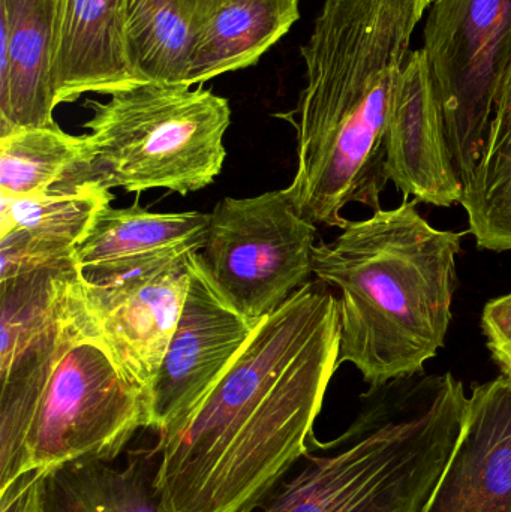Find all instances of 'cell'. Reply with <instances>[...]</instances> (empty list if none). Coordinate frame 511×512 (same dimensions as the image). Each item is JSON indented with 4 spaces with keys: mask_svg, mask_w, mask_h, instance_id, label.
<instances>
[{
    "mask_svg": "<svg viewBox=\"0 0 511 512\" xmlns=\"http://www.w3.org/2000/svg\"><path fill=\"white\" fill-rule=\"evenodd\" d=\"M422 50L465 188L482 159L511 65V0H434Z\"/></svg>",
    "mask_w": 511,
    "mask_h": 512,
    "instance_id": "cell-7",
    "label": "cell"
},
{
    "mask_svg": "<svg viewBox=\"0 0 511 512\" xmlns=\"http://www.w3.org/2000/svg\"><path fill=\"white\" fill-rule=\"evenodd\" d=\"M38 512H39V508H38Z\"/></svg>",
    "mask_w": 511,
    "mask_h": 512,
    "instance_id": "cell-26",
    "label": "cell"
},
{
    "mask_svg": "<svg viewBox=\"0 0 511 512\" xmlns=\"http://www.w3.org/2000/svg\"><path fill=\"white\" fill-rule=\"evenodd\" d=\"M423 512H511V376L474 385L455 450Z\"/></svg>",
    "mask_w": 511,
    "mask_h": 512,
    "instance_id": "cell-13",
    "label": "cell"
},
{
    "mask_svg": "<svg viewBox=\"0 0 511 512\" xmlns=\"http://www.w3.org/2000/svg\"><path fill=\"white\" fill-rule=\"evenodd\" d=\"M300 0H201L185 84L254 66L300 17Z\"/></svg>",
    "mask_w": 511,
    "mask_h": 512,
    "instance_id": "cell-18",
    "label": "cell"
},
{
    "mask_svg": "<svg viewBox=\"0 0 511 512\" xmlns=\"http://www.w3.org/2000/svg\"><path fill=\"white\" fill-rule=\"evenodd\" d=\"M468 233L482 251H511V65L498 93L482 159L464 188Z\"/></svg>",
    "mask_w": 511,
    "mask_h": 512,
    "instance_id": "cell-21",
    "label": "cell"
},
{
    "mask_svg": "<svg viewBox=\"0 0 511 512\" xmlns=\"http://www.w3.org/2000/svg\"><path fill=\"white\" fill-rule=\"evenodd\" d=\"M200 0H123L126 50L141 81L185 84Z\"/></svg>",
    "mask_w": 511,
    "mask_h": 512,
    "instance_id": "cell-20",
    "label": "cell"
},
{
    "mask_svg": "<svg viewBox=\"0 0 511 512\" xmlns=\"http://www.w3.org/2000/svg\"><path fill=\"white\" fill-rule=\"evenodd\" d=\"M113 194L86 174L26 197H0V280L75 262L78 245Z\"/></svg>",
    "mask_w": 511,
    "mask_h": 512,
    "instance_id": "cell-14",
    "label": "cell"
},
{
    "mask_svg": "<svg viewBox=\"0 0 511 512\" xmlns=\"http://www.w3.org/2000/svg\"><path fill=\"white\" fill-rule=\"evenodd\" d=\"M434 0H326L300 47L306 86L287 119L297 170L282 189L314 225L344 228L351 203L378 212L386 132L414 30Z\"/></svg>",
    "mask_w": 511,
    "mask_h": 512,
    "instance_id": "cell-2",
    "label": "cell"
},
{
    "mask_svg": "<svg viewBox=\"0 0 511 512\" xmlns=\"http://www.w3.org/2000/svg\"><path fill=\"white\" fill-rule=\"evenodd\" d=\"M140 429H150L149 396L117 367L93 327L45 390L27 435L26 472L80 459L113 462Z\"/></svg>",
    "mask_w": 511,
    "mask_h": 512,
    "instance_id": "cell-9",
    "label": "cell"
},
{
    "mask_svg": "<svg viewBox=\"0 0 511 512\" xmlns=\"http://www.w3.org/2000/svg\"><path fill=\"white\" fill-rule=\"evenodd\" d=\"M317 225L284 191L227 197L210 213L200 252L210 282L231 307L261 321L312 276Z\"/></svg>",
    "mask_w": 511,
    "mask_h": 512,
    "instance_id": "cell-8",
    "label": "cell"
},
{
    "mask_svg": "<svg viewBox=\"0 0 511 512\" xmlns=\"http://www.w3.org/2000/svg\"><path fill=\"white\" fill-rule=\"evenodd\" d=\"M506 297H507V300H509L511 303V292H510V294H507Z\"/></svg>",
    "mask_w": 511,
    "mask_h": 512,
    "instance_id": "cell-25",
    "label": "cell"
},
{
    "mask_svg": "<svg viewBox=\"0 0 511 512\" xmlns=\"http://www.w3.org/2000/svg\"><path fill=\"white\" fill-rule=\"evenodd\" d=\"M89 152L83 135L59 125L24 126L0 135V197L39 194L86 170Z\"/></svg>",
    "mask_w": 511,
    "mask_h": 512,
    "instance_id": "cell-22",
    "label": "cell"
},
{
    "mask_svg": "<svg viewBox=\"0 0 511 512\" xmlns=\"http://www.w3.org/2000/svg\"><path fill=\"white\" fill-rule=\"evenodd\" d=\"M419 204L348 221L314 249L312 273L339 291L338 364H354L371 387L425 372L446 345L464 234L432 227Z\"/></svg>",
    "mask_w": 511,
    "mask_h": 512,
    "instance_id": "cell-3",
    "label": "cell"
},
{
    "mask_svg": "<svg viewBox=\"0 0 511 512\" xmlns=\"http://www.w3.org/2000/svg\"><path fill=\"white\" fill-rule=\"evenodd\" d=\"M59 0H0V135L56 125L51 84Z\"/></svg>",
    "mask_w": 511,
    "mask_h": 512,
    "instance_id": "cell-17",
    "label": "cell"
},
{
    "mask_svg": "<svg viewBox=\"0 0 511 512\" xmlns=\"http://www.w3.org/2000/svg\"><path fill=\"white\" fill-rule=\"evenodd\" d=\"M159 451L129 454L125 468L80 459L45 472L39 512H171L159 487Z\"/></svg>",
    "mask_w": 511,
    "mask_h": 512,
    "instance_id": "cell-19",
    "label": "cell"
},
{
    "mask_svg": "<svg viewBox=\"0 0 511 512\" xmlns=\"http://www.w3.org/2000/svg\"><path fill=\"white\" fill-rule=\"evenodd\" d=\"M338 297L309 280L258 324L233 366L179 429L159 436L171 512H237L314 438L338 370Z\"/></svg>",
    "mask_w": 511,
    "mask_h": 512,
    "instance_id": "cell-1",
    "label": "cell"
},
{
    "mask_svg": "<svg viewBox=\"0 0 511 512\" xmlns=\"http://www.w3.org/2000/svg\"><path fill=\"white\" fill-rule=\"evenodd\" d=\"M89 152L87 179L105 189L141 194L201 191L224 167L227 98L188 84L143 83L114 90L108 101L84 102Z\"/></svg>",
    "mask_w": 511,
    "mask_h": 512,
    "instance_id": "cell-5",
    "label": "cell"
},
{
    "mask_svg": "<svg viewBox=\"0 0 511 512\" xmlns=\"http://www.w3.org/2000/svg\"><path fill=\"white\" fill-rule=\"evenodd\" d=\"M191 288L150 391V429L167 435L185 424L233 366L261 321L221 297L200 252L189 258Z\"/></svg>",
    "mask_w": 511,
    "mask_h": 512,
    "instance_id": "cell-10",
    "label": "cell"
},
{
    "mask_svg": "<svg viewBox=\"0 0 511 512\" xmlns=\"http://www.w3.org/2000/svg\"><path fill=\"white\" fill-rule=\"evenodd\" d=\"M137 83L143 81L129 63L123 0H59L51 63L54 107Z\"/></svg>",
    "mask_w": 511,
    "mask_h": 512,
    "instance_id": "cell-16",
    "label": "cell"
},
{
    "mask_svg": "<svg viewBox=\"0 0 511 512\" xmlns=\"http://www.w3.org/2000/svg\"><path fill=\"white\" fill-rule=\"evenodd\" d=\"M386 173L404 195L435 207L461 204L462 186L441 105L422 48L411 51L393 96L386 132Z\"/></svg>",
    "mask_w": 511,
    "mask_h": 512,
    "instance_id": "cell-12",
    "label": "cell"
},
{
    "mask_svg": "<svg viewBox=\"0 0 511 512\" xmlns=\"http://www.w3.org/2000/svg\"><path fill=\"white\" fill-rule=\"evenodd\" d=\"M362 399L339 438L321 444L314 436L237 512H423L464 427V384L450 372H422Z\"/></svg>",
    "mask_w": 511,
    "mask_h": 512,
    "instance_id": "cell-4",
    "label": "cell"
},
{
    "mask_svg": "<svg viewBox=\"0 0 511 512\" xmlns=\"http://www.w3.org/2000/svg\"><path fill=\"white\" fill-rule=\"evenodd\" d=\"M210 213H153L135 203L105 206L78 245L74 261L81 280L102 285L141 268L179 261L203 251Z\"/></svg>",
    "mask_w": 511,
    "mask_h": 512,
    "instance_id": "cell-15",
    "label": "cell"
},
{
    "mask_svg": "<svg viewBox=\"0 0 511 512\" xmlns=\"http://www.w3.org/2000/svg\"><path fill=\"white\" fill-rule=\"evenodd\" d=\"M45 469H32L0 490V512H38Z\"/></svg>",
    "mask_w": 511,
    "mask_h": 512,
    "instance_id": "cell-24",
    "label": "cell"
},
{
    "mask_svg": "<svg viewBox=\"0 0 511 512\" xmlns=\"http://www.w3.org/2000/svg\"><path fill=\"white\" fill-rule=\"evenodd\" d=\"M75 262L0 280V490L26 472V441L62 358L93 330Z\"/></svg>",
    "mask_w": 511,
    "mask_h": 512,
    "instance_id": "cell-6",
    "label": "cell"
},
{
    "mask_svg": "<svg viewBox=\"0 0 511 512\" xmlns=\"http://www.w3.org/2000/svg\"><path fill=\"white\" fill-rule=\"evenodd\" d=\"M189 258L152 265L102 285L81 280L102 345L149 399L191 288Z\"/></svg>",
    "mask_w": 511,
    "mask_h": 512,
    "instance_id": "cell-11",
    "label": "cell"
},
{
    "mask_svg": "<svg viewBox=\"0 0 511 512\" xmlns=\"http://www.w3.org/2000/svg\"><path fill=\"white\" fill-rule=\"evenodd\" d=\"M482 330L486 346L501 373L511 376V303L506 295L486 303Z\"/></svg>",
    "mask_w": 511,
    "mask_h": 512,
    "instance_id": "cell-23",
    "label": "cell"
}]
</instances>
